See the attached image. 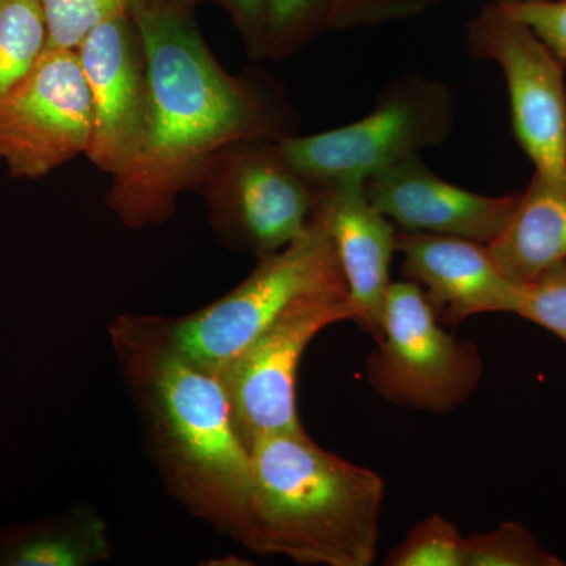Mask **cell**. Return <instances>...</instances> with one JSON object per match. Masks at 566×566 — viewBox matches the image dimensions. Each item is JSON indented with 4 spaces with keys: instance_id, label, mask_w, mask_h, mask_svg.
Wrapping results in <instances>:
<instances>
[{
    "instance_id": "7a4b0ae2",
    "label": "cell",
    "mask_w": 566,
    "mask_h": 566,
    "mask_svg": "<svg viewBox=\"0 0 566 566\" xmlns=\"http://www.w3.org/2000/svg\"><path fill=\"white\" fill-rule=\"evenodd\" d=\"M111 337L175 495L245 545L251 450L234 422L221 376L142 334L128 316L112 324Z\"/></svg>"
},
{
    "instance_id": "d4e9b609",
    "label": "cell",
    "mask_w": 566,
    "mask_h": 566,
    "mask_svg": "<svg viewBox=\"0 0 566 566\" xmlns=\"http://www.w3.org/2000/svg\"><path fill=\"white\" fill-rule=\"evenodd\" d=\"M232 18L252 59L266 57L268 0H214Z\"/></svg>"
},
{
    "instance_id": "484cf974",
    "label": "cell",
    "mask_w": 566,
    "mask_h": 566,
    "mask_svg": "<svg viewBox=\"0 0 566 566\" xmlns=\"http://www.w3.org/2000/svg\"><path fill=\"white\" fill-rule=\"evenodd\" d=\"M441 2H444V0H409V13H411V17H417V14L433 9Z\"/></svg>"
},
{
    "instance_id": "52a82bcc",
    "label": "cell",
    "mask_w": 566,
    "mask_h": 566,
    "mask_svg": "<svg viewBox=\"0 0 566 566\" xmlns=\"http://www.w3.org/2000/svg\"><path fill=\"white\" fill-rule=\"evenodd\" d=\"M196 189L223 243L259 259L292 243L314 214L316 188L286 163L277 140L226 148Z\"/></svg>"
},
{
    "instance_id": "30bf717a",
    "label": "cell",
    "mask_w": 566,
    "mask_h": 566,
    "mask_svg": "<svg viewBox=\"0 0 566 566\" xmlns=\"http://www.w3.org/2000/svg\"><path fill=\"white\" fill-rule=\"evenodd\" d=\"M354 322L346 294L307 297L282 315L219 374L245 441L304 431L296 408V376L305 349L333 324Z\"/></svg>"
},
{
    "instance_id": "4fadbf2b",
    "label": "cell",
    "mask_w": 566,
    "mask_h": 566,
    "mask_svg": "<svg viewBox=\"0 0 566 566\" xmlns=\"http://www.w3.org/2000/svg\"><path fill=\"white\" fill-rule=\"evenodd\" d=\"M364 189L376 210L403 232L449 234L482 244L504 230L520 197L458 188L431 172L420 156L367 178Z\"/></svg>"
},
{
    "instance_id": "8992f818",
    "label": "cell",
    "mask_w": 566,
    "mask_h": 566,
    "mask_svg": "<svg viewBox=\"0 0 566 566\" xmlns=\"http://www.w3.org/2000/svg\"><path fill=\"white\" fill-rule=\"evenodd\" d=\"M368 356V382L390 403L417 411H455L480 385L479 346L441 326L417 283H390L382 327Z\"/></svg>"
},
{
    "instance_id": "7402d4cb",
    "label": "cell",
    "mask_w": 566,
    "mask_h": 566,
    "mask_svg": "<svg viewBox=\"0 0 566 566\" xmlns=\"http://www.w3.org/2000/svg\"><path fill=\"white\" fill-rule=\"evenodd\" d=\"M516 315L538 324L566 344V262L524 285Z\"/></svg>"
},
{
    "instance_id": "ffe728a7",
    "label": "cell",
    "mask_w": 566,
    "mask_h": 566,
    "mask_svg": "<svg viewBox=\"0 0 566 566\" xmlns=\"http://www.w3.org/2000/svg\"><path fill=\"white\" fill-rule=\"evenodd\" d=\"M557 556L520 523H502L486 534L465 536L464 566H562Z\"/></svg>"
},
{
    "instance_id": "7c38bea8",
    "label": "cell",
    "mask_w": 566,
    "mask_h": 566,
    "mask_svg": "<svg viewBox=\"0 0 566 566\" xmlns=\"http://www.w3.org/2000/svg\"><path fill=\"white\" fill-rule=\"evenodd\" d=\"M408 281L422 289L439 322L482 314H516L524 285L502 273L488 245L449 234L397 232Z\"/></svg>"
},
{
    "instance_id": "603a6c76",
    "label": "cell",
    "mask_w": 566,
    "mask_h": 566,
    "mask_svg": "<svg viewBox=\"0 0 566 566\" xmlns=\"http://www.w3.org/2000/svg\"><path fill=\"white\" fill-rule=\"evenodd\" d=\"M501 6L517 20L526 22L566 63V0H520Z\"/></svg>"
},
{
    "instance_id": "5b68a950",
    "label": "cell",
    "mask_w": 566,
    "mask_h": 566,
    "mask_svg": "<svg viewBox=\"0 0 566 566\" xmlns=\"http://www.w3.org/2000/svg\"><path fill=\"white\" fill-rule=\"evenodd\" d=\"M455 122V93L446 82L406 74L379 92L374 111L360 120L277 144L286 163L314 186L364 182L444 144Z\"/></svg>"
},
{
    "instance_id": "ba28073f",
    "label": "cell",
    "mask_w": 566,
    "mask_h": 566,
    "mask_svg": "<svg viewBox=\"0 0 566 566\" xmlns=\"http://www.w3.org/2000/svg\"><path fill=\"white\" fill-rule=\"evenodd\" d=\"M465 44L472 57L501 66L513 134L535 172L566 180V63L497 2L469 21Z\"/></svg>"
},
{
    "instance_id": "d6986e66",
    "label": "cell",
    "mask_w": 566,
    "mask_h": 566,
    "mask_svg": "<svg viewBox=\"0 0 566 566\" xmlns=\"http://www.w3.org/2000/svg\"><path fill=\"white\" fill-rule=\"evenodd\" d=\"M333 0H268L266 57H292L318 33L329 31Z\"/></svg>"
},
{
    "instance_id": "ac0fdd59",
    "label": "cell",
    "mask_w": 566,
    "mask_h": 566,
    "mask_svg": "<svg viewBox=\"0 0 566 566\" xmlns=\"http://www.w3.org/2000/svg\"><path fill=\"white\" fill-rule=\"evenodd\" d=\"M147 0H39L48 32L46 50L76 51L102 22L134 14Z\"/></svg>"
},
{
    "instance_id": "44dd1931",
    "label": "cell",
    "mask_w": 566,
    "mask_h": 566,
    "mask_svg": "<svg viewBox=\"0 0 566 566\" xmlns=\"http://www.w3.org/2000/svg\"><path fill=\"white\" fill-rule=\"evenodd\" d=\"M465 536L446 517H424L385 558L386 566H464Z\"/></svg>"
},
{
    "instance_id": "5bb4252c",
    "label": "cell",
    "mask_w": 566,
    "mask_h": 566,
    "mask_svg": "<svg viewBox=\"0 0 566 566\" xmlns=\"http://www.w3.org/2000/svg\"><path fill=\"white\" fill-rule=\"evenodd\" d=\"M315 188L312 219L329 233L340 259L353 323L378 338L392 283L389 270L397 252V230L368 200L363 181L324 182Z\"/></svg>"
},
{
    "instance_id": "3957f363",
    "label": "cell",
    "mask_w": 566,
    "mask_h": 566,
    "mask_svg": "<svg viewBox=\"0 0 566 566\" xmlns=\"http://www.w3.org/2000/svg\"><path fill=\"white\" fill-rule=\"evenodd\" d=\"M251 527L245 545L297 564L368 566L379 539L385 482L301 433L251 446Z\"/></svg>"
},
{
    "instance_id": "9c48e42d",
    "label": "cell",
    "mask_w": 566,
    "mask_h": 566,
    "mask_svg": "<svg viewBox=\"0 0 566 566\" xmlns=\"http://www.w3.org/2000/svg\"><path fill=\"white\" fill-rule=\"evenodd\" d=\"M91 91L76 51L46 50L0 103V161L14 178L39 180L91 145Z\"/></svg>"
},
{
    "instance_id": "6da1fadb",
    "label": "cell",
    "mask_w": 566,
    "mask_h": 566,
    "mask_svg": "<svg viewBox=\"0 0 566 566\" xmlns=\"http://www.w3.org/2000/svg\"><path fill=\"white\" fill-rule=\"evenodd\" d=\"M134 21L147 57V115L132 158L112 177L106 202L126 227L140 229L167 221L181 192L196 189L226 148L292 134L273 93L219 65L192 10L174 0H147Z\"/></svg>"
},
{
    "instance_id": "f1b7e54d",
    "label": "cell",
    "mask_w": 566,
    "mask_h": 566,
    "mask_svg": "<svg viewBox=\"0 0 566 566\" xmlns=\"http://www.w3.org/2000/svg\"><path fill=\"white\" fill-rule=\"evenodd\" d=\"M153 2H169V0H153Z\"/></svg>"
},
{
    "instance_id": "8fae6325",
    "label": "cell",
    "mask_w": 566,
    "mask_h": 566,
    "mask_svg": "<svg viewBox=\"0 0 566 566\" xmlns=\"http://www.w3.org/2000/svg\"><path fill=\"white\" fill-rule=\"evenodd\" d=\"M76 52L92 98V139L85 156L114 177L132 158L148 106L147 57L134 14L102 22Z\"/></svg>"
},
{
    "instance_id": "2e32d148",
    "label": "cell",
    "mask_w": 566,
    "mask_h": 566,
    "mask_svg": "<svg viewBox=\"0 0 566 566\" xmlns=\"http://www.w3.org/2000/svg\"><path fill=\"white\" fill-rule=\"evenodd\" d=\"M109 557L106 524L91 510L0 527V566H91Z\"/></svg>"
},
{
    "instance_id": "277c9868",
    "label": "cell",
    "mask_w": 566,
    "mask_h": 566,
    "mask_svg": "<svg viewBox=\"0 0 566 566\" xmlns=\"http://www.w3.org/2000/svg\"><path fill=\"white\" fill-rule=\"evenodd\" d=\"M322 294L348 296V285L329 233L311 219L292 243L260 256L245 281L207 307L175 319L128 318L142 334L219 375L290 308Z\"/></svg>"
},
{
    "instance_id": "83f0119b",
    "label": "cell",
    "mask_w": 566,
    "mask_h": 566,
    "mask_svg": "<svg viewBox=\"0 0 566 566\" xmlns=\"http://www.w3.org/2000/svg\"><path fill=\"white\" fill-rule=\"evenodd\" d=\"M495 2H499V3H513V2H520V0H495Z\"/></svg>"
},
{
    "instance_id": "4316f807",
    "label": "cell",
    "mask_w": 566,
    "mask_h": 566,
    "mask_svg": "<svg viewBox=\"0 0 566 566\" xmlns=\"http://www.w3.org/2000/svg\"><path fill=\"white\" fill-rule=\"evenodd\" d=\"M177 6L182 7V9L192 10L193 7L199 6V3L207 2V0H174Z\"/></svg>"
},
{
    "instance_id": "cb8c5ba5",
    "label": "cell",
    "mask_w": 566,
    "mask_h": 566,
    "mask_svg": "<svg viewBox=\"0 0 566 566\" xmlns=\"http://www.w3.org/2000/svg\"><path fill=\"white\" fill-rule=\"evenodd\" d=\"M409 17V0H333L329 29L368 28Z\"/></svg>"
},
{
    "instance_id": "e0dca14e",
    "label": "cell",
    "mask_w": 566,
    "mask_h": 566,
    "mask_svg": "<svg viewBox=\"0 0 566 566\" xmlns=\"http://www.w3.org/2000/svg\"><path fill=\"white\" fill-rule=\"evenodd\" d=\"M46 48L39 0H0V103L31 73Z\"/></svg>"
},
{
    "instance_id": "9a60e30c",
    "label": "cell",
    "mask_w": 566,
    "mask_h": 566,
    "mask_svg": "<svg viewBox=\"0 0 566 566\" xmlns=\"http://www.w3.org/2000/svg\"><path fill=\"white\" fill-rule=\"evenodd\" d=\"M486 245L502 273L521 285L566 262V180L535 172L504 230Z\"/></svg>"
}]
</instances>
